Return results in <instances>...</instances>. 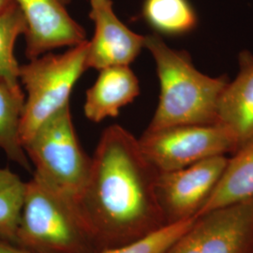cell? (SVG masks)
<instances>
[{
	"mask_svg": "<svg viewBox=\"0 0 253 253\" xmlns=\"http://www.w3.org/2000/svg\"><path fill=\"white\" fill-rule=\"evenodd\" d=\"M159 172L135 136L119 125L103 130L88 180L74 201L98 253L167 225L157 196Z\"/></svg>",
	"mask_w": 253,
	"mask_h": 253,
	"instance_id": "1",
	"label": "cell"
},
{
	"mask_svg": "<svg viewBox=\"0 0 253 253\" xmlns=\"http://www.w3.org/2000/svg\"><path fill=\"white\" fill-rule=\"evenodd\" d=\"M145 48L156 64L160 99L146 129L179 125L217 124L218 100L226 76L211 77L194 66L190 54L167 45L162 36H145Z\"/></svg>",
	"mask_w": 253,
	"mask_h": 253,
	"instance_id": "2",
	"label": "cell"
},
{
	"mask_svg": "<svg viewBox=\"0 0 253 253\" xmlns=\"http://www.w3.org/2000/svg\"><path fill=\"white\" fill-rule=\"evenodd\" d=\"M15 244L34 253H97L73 200L33 174L26 182Z\"/></svg>",
	"mask_w": 253,
	"mask_h": 253,
	"instance_id": "3",
	"label": "cell"
},
{
	"mask_svg": "<svg viewBox=\"0 0 253 253\" xmlns=\"http://www.w3.org/2000/svg\"><path fill=\"white\" fill-rule=\"evenodd\" d=\"M88 41L60 54H44L20 66V82L27 91L20 128L25 143L45 121L70 104L75 84L86 68Z\"/></svg>",
	"mask_w": 253,
	"mask_h": 253,
	"instance_id": "4",
	"label": "cell"
},
{
	"mask_svg": "<svg viewBox=\"0 0 253 253\" xmlns=\"http://www.w3.org/2000/svg\"><path fill=\"white\" fill-rule=\"evenodd\" d=\"M23 147L37 177L73 202L77 199L88 180L91 158L76 135L70 104L45 121Z\"/></svg>",
	"mask_w": 253,
	"mask_h": 253,
	"instance_id": "5",
	"label": "cell"
},
{
	"mask_svg": "<svg viewBox=\"0 0 253 253\" xmlns=\"http://www.w3.org/2000/svg\"><path fill=\"white\" fill-rule=\"evenodd\" d=\"M139 144L159 172H170L217 156L234 154L241 146L227 127L219 124L179 125L145 129Z\"/></svg>",
	"mask_w": 253,
	"mask_h": 253,
	"instance_id": "6",
	"label": "cell"
},
{
	"mask_svg": "<svg viewBox=\"0 0 253 253\" xmlns=\"http://www.w3.org/2000/svg\"><path fill=\"white\" fill-rule=\"evenodd\" d=\"M164 253H253V198L196 217Z\"/></svg>",
	"mask_w": 253,
	"mask_h": 253,
	"instance_id": "7",
	"label": "cell"
},
{
	"mask_svg": "<svg viewBox=\"0 0 253 253\" xmlns=\"http://www.w3.org/2000/svg\"><path fill=\"white\" fill-rule=\"evenodd\" d=\"M228 159L217 156L182 169L159 172L157 196L166 224L197 217L216 188Z\"/></svg>",
	"mask_w": 253,
	"mask_h": 253,
	"instance_id": "8",
	"label": "cell"
},
{
	"mask_svg": "<svg viewBox=\"0 0 253 253\" xmlns=\"http://www.w3.org/2000/svg\"><path fill=\"white\" fill-rule=\"evenodd\" d=\"M27 23L26 55L33 59L60 47L87 41L85 31L70 15L71 0H15Z\"/></svg>",
	"mask_w": 253,
	"mask_h": 253,
	"instance_id": "9",
	"label": "cell"
},
{
	"mask_svg": "<svg viewBox=\"0 0 253 253\" xmlns=\"http://www.w3.org/2000/svg\"><path fill=\"white\" fill-rule=\"evenodd\" d=\"M89 17L94 34L88 41L86 68L102 70L114 66H129L145 49V36L120 21L112 0H90Z\"/></svg>",
	"mask_w": 253,
	"mask_h": 253,
	"instance_id": "10",
	"label": "cell"
},
{
	"mask_svg": "<svg viewBox=\"0 0 253 253\" xmlns=\"http://www.w3.org/2000/svg\"><path fill=\"white\" fill-rule=\"evenodd\" d=\"M217 124L227 127L240 146L253 140V54L248 50L238 54V73L221 93Z\"/></svg>",
	"mask_w": 253,
	"mask_h": 253,
	"instance_id": "11",
	"label": "cell"
},
{
	"mask_svg": "<svg viewBox=\"0 0 253 253\" xmlns=\"http://www.w3.org/2000/svg\"><path fill=\"white\" fill-rule=\"evenodd\" d=\"M99 72L84 105L85 118L95 123L117 118L120 110L140 94V83L129 66L108 67Z\"/></svg>",
	"mask_w": 253,
	"mask_h": 253,
	"instance_id": "12",
	"label": "cell"
},
{
	"mask_svg": "<svg viewBox=\"0 0 253 253\" xmlns=\"http://www.w3.org/2000/svg\"><path fill=\"white\" fill-rule=\"evenodd\" d=\"M253 198V140L232 154L216 188L197 217Z\"/></svg>",
	"mask_w": 253,
	"mask_h": 253,
	"instance_id": "13",
	"label": "cell"
},
{
	"mask_svg": "<svg viewBox=\"0 0 253 253\" xmlns=\"http://www.w3.org/2000/svg\"><path fill=\"white\" fill-rule=\"evenodd\" d=\"M25 100L22 89H13L0 80V149L9 160L30 172V161L20 136Z\"/></svg>",
	"mask_w": 253,
	"mask_h": 253,
	"instance_id": "14",
	"label": "cell"
},
{
	"mask_svg": "<svg viewBox=\"0 0 253 253\" xmlns=\"http://www.w3.org/2000/svg\"><path fill=\"white\" fill-rule=\"evenodd\" d=\"M142 16L160 36L187 35L198 26V15L190 0H145Z\"/></svg>",
	"mask_w": 253,
	"mask_h": 253,
	"instance_id": "15",
	"label": "cell"
},
{
	"mask_svg": "<svg viewBox=\"0 0 253 253\" xmlns=\"http://www.w3.org/2000/svg\"><path fill=\"white\" fill-rule=\"evenodd\" d=\"M26 33V19L17 5L0 14V80L13 89H22L14 44L17 38Z\"/></svg>",
	"mask_w": 253,
	"mask_h": 253,
	"instance_id": "16",
	"label": "cell"
},
{
	"mask_svg": "<svg viewBox=\"0 0 253 253\" xmlns=\"http://www.w3.org/2000/svg\"><path fill=\"white\" fill-rule=\"evenodd\" d=\"M26 182L8 168H0V237L15 243Z\"/></svg>",
	"mask_w": 253,
	"mask_h": 253,
	"instance_id": "17",
	"label": "cell"
},
{
	"mask_svg": "<svg viewBox=\"0 0 253 253\" xmlns=\"http://www.w3.org/2000/svg\"><path fill=\"white\" fill-rule=\"evenodd\" d=\"M196 217L173 224H167L143 238L97 253H164L190 229Z\"/></svg>",
	"mask_w": 253,
	"mask_h": 253,
	"instance_id": "18",
	"label": "cell"
},
{
	"mask_svg": "<svg viewBox=\"0 0 253 253\" xmlns=\"http://www.w3.org/2000/svg\"><path fill=\"white\" fill-rule=\"evenodd\" d=\"M0 253H34L0 237Z\"/></svg>",
	"mask_w": 253,
	"mask_h": 253,
	"instance_id": "19",
	"label": "cell"
},
{
	"mask_svg": "<svg viewBox=\"0 0 253 253\" xmlns=\"http://www.w3.org/2000/svg\"><path fill=\"white\" fill-rule=\"evenodd\" d=\"M14 5H16L15 0H0V14L12 8Z\"/></svg>",
	"mask_w": 253,
	"mask_h": 253,
	"instance_id": "20",
	"label": "cell"
}]
</instances>
